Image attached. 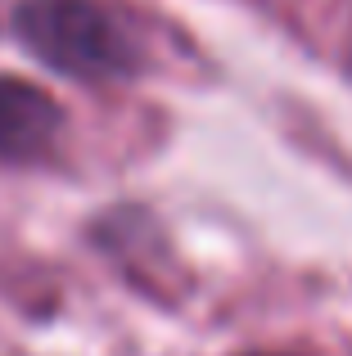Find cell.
Segmentation results:
<instances>
[{"label":"cell","instance_id":"obj_2","mask_svg":"<svg viewBox=\"0 0 352 356\" xmlns=\"http://www.w3.org/2000/svg\"><path fill=\"white\" fill-rule=\"evenodd\" d=\"M63 131V108L23 77H0V163H41Z\"/></svg>","mask_w":352,"mask_h":356},{"label":"cell","instance_id":"obj_1","mask_svg":"<svg viewBox=\"0 0 352 356\" xmlns=\"http://www.w3.org/2000/svg\"><path fill=\"white\" fill-rule=\"evenodd\" d=\"M14 32L41 63L77 81H118L141 68L127 27L95 0H23Z\"/></svg>","mask_w":352,"mask_h":356}]
</instances>
